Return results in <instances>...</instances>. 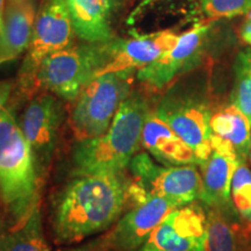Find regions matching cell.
Here are the masks:
<instances>
[{"label": "cell", "mask_w": 251, "mask_h": 251, "mask_svg": "<svg viewBox=\"0 0 251 251\" xmlns=\"http://www.w3.org/2000/svg\"><path fill=\"white\" fill-rule=\"evenodd\" d=\"M124 172L75 175L56 197L51 228L57 244H75L117 224L130 196Z\"/></svg>", "instance_id": "1"}, {"label": "cell", "mask_w": 251, "mask_h": 251, "mask_svg": "<svg viewBox=\"0 0 251 251\" xmlns=\"http://www.w3.org/2000/svg\"><path fill=\"white\" fill-rule=\"evenodd\" d=\"M43 179L30 146L11 109L0 111V206L8 226L26 224L41 203Z\"/></svg>", "instance_id": "2"}, {"label": "cell", "mask_w": 251, "mask_h": 251, "mask_svg": "<svg viewBox=\"0 0 251 251\" xmlns=\"http://www.w3.org/2000/svg\"><path fill=\"white\" fill-rule=\"evenodd\" d=\"M151 108L146 94L133 89L106 133L78 141L72 152L74 175L124 172L139 151L144 122Z\"/></svg>", "instance_id": "3"}, {"label": "cell", "mask_w": 251, "mask_h": 251, "mask_svg": "<svg viewBox=\"0 0 251 251\" xmlns=\"http://www.w3.org/2000/svg\"><path fill=\"white\" fill-rule=\"evenodd\" d=\"M214 109L208 76L193 70L168 87L155 112L191 147L200 165L212 153L209 121Z\"/></svg>", "instance_id": "4"}, {"label": "cell", "mask_w": 251, "mask_h": 251, "mask_svg": "<svg viewBox=\"0 0 251 251\" xmlns=\"http://www.w3.org/2000/svg\"><path fill=\"white\" fill-rule=\"evenodd\" d=\"M112 41L70 46L49 55L37 70L36 93L50 92L61 99L74 101L84 86L98 76L109 62Z\"/></svg>", "instance_id": "5"}, {"label": "cell", "mask_w": 251, "mask_h": 251, "mask_svg": "<svg viewBox=\"0 0 251 251\" xmlns=\"http://www.w3.org/2000/svg\"><path fill=\"white\" fill-rule=\"evenodd\" d=\"M135 78L134 70L108 72L84 86L69 113V125L77 142L106 133L121 103L133 91Z\"/></svg>", "instance_id": "6"}, {"label": "cell", "mask_w": 251, "mask_h": 251, "mask_svg": "<svg viewBox=\"0 0 251 251\" xmlns=\"http://www.w3.org/2000/svg\"><path fill=\"white\" fill-rule=\"evenodd\" d=\"M75 35L67 1L46 0L35 17L29 47L9 99L11 106L37 94L35 78L41 63L49 55L72 46Z\"/></svg>", "instance_id": "7"}, {"label": "cell", "mask_w": 251, "mask_h": 251, "mask_svg": "<svg viewBox=\"0 0 251 251\" xmlns=\"http://www.w3.org/2000/svg\"><path fill=\"white\" fill-rule=\"evenodd\" d=\"M213 29L214 20H207L185 30L169 51L136 72V79L149 89L159 91L201 67L211 45Z\"/></svg>", "instance_id": "8"}, {"label": "cell", "mask_w": 251, "mask_h": 251, "mask_svg": "<svg viewBox=\"0 0 251 251\" xmlns=\"http://www.w3.org/2000/svg\"><path fill=\"white\" fill-rule=\"evenodd\" d=\"M129 169L131 179L147 194L165 198L178 207L201 200V174L193 164H157L147 152H137Z\"/></svg>", "instance_id": "9"}, {"label": "cell", "mask_w": 251, "mask_h": 251, "mask_svg": "<svg viewBox=\"0 0 251 251\" xmlns=\"http://www.w3.org/2000/svg\"><path fill=\"white\" fill-rule=\"evenodd\" d=\"M64 118L65 107L61 98L50 92H40L30 98L20 118L19 126L43 180L51 164Z\"/></svg>", "instance_id": "10"}, {"label": "cell", "mask_w": 251, "mask_h": 251, "mask_svg": "<svg viewBox=\"0 0 251 251\" xmlns=\"http://www.w3.org/2000/svg\"><path fill=\"white\" fill-rule=\"evenodd\" d=\"M206 219V208L196 201L177 207L137 251H203Z\"/></svg>", "instance_id": "11"}, {"label": "cell", "mask_w": 251, "mask_h": 251, "mask_svg": "<svg viewBox=\"0 0 251 251\" xmlns=\"http://www.w3.org/2000/svg\"><path fill=\"white\" fill-rule=\"evenodd\" d=\"M133 203L134 206L105 236L109 251L139 250L153 229L178 207L165 198L147 193L141 194Z\"/></svg>", "instance_id": "12"}, {"label": "cell", "mask_w": 251, "mask_h": 251, "mask_svg": "<svg viewBox=\"0 0 251 251\" xmlns=\"http://www.w3.org/2000/svg\"><path fill=\"white\" fill-rule=\"evenodd\" d=\"M202 17L199 0H143L126 25L130 36L165 30L181 34L203 21Z\"/></svg>", "instance_id": "13"}, {"label": "cell", "mask_w": 251, "mask_h": 251, "mask_svg": "<svg viewBox=\"0 0 251 251\" xmlns=\"http://www.w3.org/2000/svg\"><path fill=\"white\" fill-rule=\"evenodd\" d=\"M179 35L175 30H165L146 35H134L128 40L114 39L112 41L109 62L98 76L122 70L137 72L169 51L177 43Z\"/></svg>", "instance_id": "14"}, {"label": "cell", "mask_w": 251, "mask_h": 251, "mask_svg": "<svg viewBox=\"0 0 251 251\" xmlns=\"http://www.w3.org/2000/svg\"><path fill=\"white\" fill-rule=\"evenodd\" d=\"M141 147L163 165H199L191 147L156 114L155 108L144 122Z\"/></svg>", "instance_id": "15"}, {"label": "cell", "mask_w": 251, "mask_h": 251, "mask_svg": "<svg viewBox=\"0 0 251 251\" xmlns=\"http://www.w3.org/2000/svg\"><path fill=\"white\" fill-rule=\"evenodd\" d=\"M35 17L34 0H6L0 31V67L27 51Z\"/></svg>", "instance_id": "16"}, {"label": "cell", "mask_w": 251, "mask_h": 251, "mask_svg": "<svg viewBox=\"0 0 251 251\" xmlns=\"http://www.w3.org/2000/svg\"><path fill=\"white\" fill-rule=\"evenodd\" d=\"M75 33L90 43H107L114 40L111 20L117 0H65Z\"/></svg>", "instance_id": "17"}, {"label": "cell", "mask_w": 251, "mask_h": 251, "mask_svg": "<svg viewBox=\"0 0 251 251\" xmlns=\"http://www.w3.org/2000/svg\"><path fill=\"white\" fill-rule=\"evenodd\" d=\"M240 164L238 157L212 150L208 158L200 164L203 205L224 211H234L230 197L231 181Z\"/></svg>", "instance_id": "18"}, {"label": "cell", "mask_w": 251, "mask_h": 251, "mask_svg": "<svg viewBox=\"0 0 251 251\" xmlns=\"http://www.w3.org/2000/svg\"><path fill=\"white\" fill-rule=\"evenodd\" d=\"M211 135L227 141L236 150L241 163L249 158L251 144V122L233 103L215 108L209 121Z\"/></svg>", "instance_id": "19"}, {"label": "cell", "mask_w": 251, "mask_h": 251, "mask_svg": "<svg viewBox=\"0 0 251 251\" xmlns=\"http://www.w3.org/2000/svg\"><path fill=\"white\" fill-rule=\"evenodd\" d=\"M206 208V234L203 251H237L240 225L235 211H224L216 207Z\"/></svg>", "instance_id": "20"}, {"label": "cell", "mask_w": 251, "mask_h": 251, "mask_svg": "<svg viewBox=\"0 0 251 251\" xmlns=\"http://www.w3.org/2000/svg\"><path fill=\"white\" fill-rule=\"evenodd\" d=\"M0 251H51L43 233L41 203L20 227L0 225Z\"/></svg>", "instance_id": "21"}, {"label": "cell", "mask_w": 251, "mask_h": 251, "mask_svg": "<svg viewBox=\"0 0 251 251\" xmlns=\"http://www.w3.org/2000/svg\"><path fill=\"white\" fill-rule=\"evenodd\" d=\"M230 101L251 122V47L241 50L235 58Z\"/></svg>", "instance_id": "22"}, {"label": "cell", "mask_w": 251, "mask_h": 251, "mask_svg": "<svg viewBox=\"0 0 251 251\" xmlns=\"http://www.w3.org/2000/svg\"><path fill=\"white\" fill-rule=\"evenodd\" d=\"M231 205L244 224L251 226V170L247 163H241L231 181Z\"/></svg>", "instance_id": "23"}, {"label": "cell", "mask_w": 251, "mask_h": 251, "mask_svg": "<svg viewBox=\"0 0 251 251\" xmlns=\"http://www.w3.org/2000/svg\"><path fill=\"white\" fill-rule=\"evenodd\" d=\"M203 17L208 20L233 19L251 11V0H199Z\"/></svg>", "instance_id": "24"}, {"label": "cell", "mask_w": 251, "mask_h": 251, "mask_svg": "<svg viewBox=\"0 0 251 251\" xmlns=\"http://www.w3.org/2000/svg\"><path fill=\"white\" fill-rule=\"evenodd\" d=\"M15 80H0V111L5 108V105L11 99L14 89Z\"/></svg>", "instance_id": "25"}, {"label": "cell", "mask_w": 251, "mask_h": 251, "mask_svg": "<svg viewBox=\"0 0 251 251\" xmlns=\"http://www.w3.org/2000/svg\"><path fill=\"white\" fill-rule=\"evenodd\" d=\"M63 251H109V249L107 243H106V238L103 236L100 238V240L87 243L85 246L71 248V249H67Z\"/></svg>", "instance_id": "26"}, {"label": "cell", "mask_w": 251, "mask_h": 251, "mask_svg": "<svg viewBox=\"0 0 251 251\" xmlns=\"http://www.w3.org/2000/svg\"><path fill=\"white\" fill-rule=\"evenodd\" d=\"M240 36L246 45L251 47V11L244 15L240 27Z\"/></svg>", "instance_id": "27"}, {"label": "cell", "mask_w": 251, "mask_h": 251, "mask_svg": "<svg viewBox=\"0 0 251 251\" xmlns=\"http://www.w3.org/2000/svg\"><path fill=\"white\" fill-rule=\"evenodd\" d=\"M6 0H0V31L2 28V19H4V12H5Z\"/></svg>", "instance_id": "28"}, {"label": "cell", "mask_w": 251, "mask_h": 251, "mask_svg": "<svg viewBox=\"0 0 251 251\" xmlns=\"http://www.w3.org/2000/svg\"><path fill=\"white\" fill-rule=\"evenodd\" d=\"M248 159H250V164H251V144H250V150H249V158Z\"/></svg>", "instance_id": "29"}]
</instances>
